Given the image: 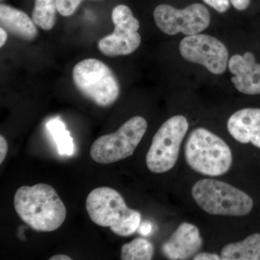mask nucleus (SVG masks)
<instances>
[{"label": "nucleus", "mask_w": 260, "mask_h": 260, "mask_svg": "<svg viewBox=\"0 0 260 260\" xmlns=\"http://www.w3.org/2000/svg\"><path fill=\"white\" fill-rule=\"evenodd\" d=\"M148 129L144 118L132 117L112 134L103 135L91 145L90 156L96 162L110 164L131 156Z\"/></svg>", "instance_id": "6"}, {"label": "nucleus", "mask_w": 260, "mask_h": 260, "mask_svg": "<svg viewBox=\"0 0 260 260\" xmlns=\"http://www.w3.org/2000/svg\"><path fill=\"white\" fill-rule=\"evenodd\" d=\"M193 199L206 213L214 215L244 216L252 210L249 194L224 181L204 179L195 183Z\"/></svg>", "instance_id": "4"}, {"label": "nucleus", "mask_w": 260, "mask_h": 260, "mask_svg": "<svg viewBox=\"0 0 260 260\" xmlns=\"http://www.w3.org/2000/svg\"><path fill=\"white\" fill-rule=\"evenodd\" d=\"M184 151L188 165L203 175H223L232 165L230 147L218 135L204 128H197L191 132Z\"/></svg>", "instance_id": "3"}, {"label": "nucleus", "mask_w": 260, "mask_h": 260, "mask_svg": "<svg viewBox=\"0 0 260 260\" xmlns=\"http://www.w3.org/2000/svg\"><path fill=\"white\" fill-rule=\"evenodd\" d=\"M114 32L98 42V49L104 55L114 57L126 56L134 52L141 44L138 32L140 22L126 5H119L112 10Z\"/></svg>", "instance_id": "8"}, {"label": "nucleus", "mask_w": 260, "mask_h": 260, "mask_svg": "<svg viewBox=\"0 0 260 260\" xmlns=\"http://www.w3.org/2000/svg\"><path fill=\"white\" fill-rule=\"evenodd\" d=\"M230 2L236 9L244 10L250 5L251 0H230Z\"/></svg>", "instance_id": "23"}, {"label": "nucleus", "mask_w": 260, "mask_h": 260, "mask_svg": "<svg viewBox=\"0 0 260 260\" xmlns=\"http://www.w3.org/2000/svg\"><path fill=\"white\" fill-rule=\"evenodd\" d=\"M8 151V144L3 135H0V164H3Z\"/></svg>", "instance_id": "21"}, {"label": "nucleus", "mask_w": 260, "mask_h": 260, "mask_svg": "<svg viewBox=\"0 0 260 260\" xmlns=\"http://www.w3.org/2000/svg\"><path fill=\"white\" fill-rule=\"evenodd\" d=\"M14 207L24 223L37 232H54L66 219L62 200L52 186L43 183L19 188L15 194Z\"/></svg>", "instance_id": "1"}, {"label": "nucleus", "mask_w": 260, "mask_h": 260, "mask_svg": "<svg viewBox=\"0 0 260 260\" xmlns=\"http://www.w3.org/2000/svg\"><path fill=\"white\" fill-rule=\"evenodd\" d=\"M203 1L220 13L226 12L230 7V0H203Z\"/></svg>", "instance_id": "20"}, {"label": "nucleus", "mask_w": 260, "mask_h": 260, "mask_svg": "<svg viewBox=\"0 0 260 260\" xmlns=\"http://www.w3.org/2000/svg\"><path fill=\"white\" fill-rule=\"evenodd\" d=\"M229 68L232 77V83L241 93L246 95L260 94V63L256 62L251 52L244 55L235 54L229 61Z\"/></svg>", "instance_id": "12"}, {"label": "nucleus", "mask_w": 260, "mask_h": 260, "mask_svg": "<svg viewBox=\"0 0 260 260\" xmlns=\"http://www.w3.org/2000/svg\"><path fill=\"white\" fill-rule=\"evenodd\" d=\"M223 260L260 259V234H251L242 241L224 246L220 253Z\"/></svg>", "instance_id": "15"}, {"label": "nucleus", "mask_w": 260, "mask_h": 260, "mask_svg": "<svg viewBox=\"0 0 260 260\" xmlns=\"http://www.w3.org/2000/svg\"><path fill=\"white\" fill-rule=\"evenodd\" d=\"M1 28L24 41H32L37 37V25L26 13L10 5H0Z\"/></svg>", "instance_id": "14"}, {"label": "nucleus", "mask_w": 260, "mask_h": 260, "mask_svg": "<svg viewBox=\"0 0 260 260\" xmlns=\"http://www.w3.org/2000/svg\"><path fill=\"white\" fill-rule=\"evenodd\" d=\"M8 32L4 28H0V47H3L8 40Z\"/></svg>", "instance_id": "24"}, {"label": "nucleus", "mask_w": 260, "mask_h": 260, "mask_svg": "<svg viewBox=\"0 0 260 260\" xmlns=\"http://www.w3.org/2000/svg\"><path fill=\"white\" fill-rule=\"evenodd\" d=\"M154 255V246L146 239L138 238L121 248V259L150 260Z\"/></svg>", "instance_id": "18"}, {"label": "nucleus", "mask_w": 260, "mask_h": 260, "mask_svg": "<svg viewBox=\"0 0 260 260\" xmlns=\"http://www.w3.org/2000/svg\"><path fill=\"white\" fill-rule=\"evenodd\" d=\"M85 207L94 223L109 228L120 237L133 235L141 224V214L128 208L120 193L113 188L94 189L87 197Z\"/></svg>", "instance_id": "2"}, {"label": "nucleus", "mask_w": 260, "mask_h": 260, "mask_svg": "<svg viewBox=\"0 0 260 260\" xmlns=\"http://www.w3.org/2000/svg\"><path fill=\"white\" fill-rule=\"evenodd\" d=\"M56 12V0H35L32 20L39 28L50 30L55 25Z\"/></svg>", "instance_id": "16"}, {"label": "nucleus", "mask_w": 260, "mask_h": 260, "mask_svg": "<svg viewBox=\"0 0 260 260\" xmlns=\"http://www.w3.org/2000/svg\"><path fill=\"white\" fill-rule=\"evenodd\" d=\"M181 55L190 62L204 66L215 75H221L229 64L226 47L216 38L205 34L187 36L179 44Z\"/></svg>", "instance_id": "10"}, {"label": "nucleus", "mask_w": 260, "mask_h": 260, "mask_svg": "<svg viewBox=\"0 0 260 260\" xmlns=\"http://www.w3.org/2000/svg\"><path fill=\"white\" fill-rule=\"evenodd\" d=\"M153 18L158 28L169 36L181 32L186 36L196 35L208 28L210 15L206 7L195 3L182 10L169 5L155 8Z\"/></svg>", "instance_id": "9"}, {"label": "nucleus", "mask_w": 260, "mask_h": 260, "mask_svg": "<svg viewBox=\"0 0 260 260\" xmlns=\"http://www.w3.org/2000/svg\"><path fill=\"white\" fill-rule=\"evenodd\" d=\"M189 129L185 116H172L154 135L146 155L149 170L155 174L169 172L177 164L181 143Z\"/></svg>", "instance_id": "7"}, {"label": "nucleus", "mask_w": 260, "mask_h": 260, "mask_svg": "<svg viewBox=\"0 0 260 260\" xmlns=\"http://www.w3.org/2000/svg\"><path fill=\"white\" fill-rule=\"evenodd\" d=\"M194 260H220L221 259L220 256L213 253L203 252L198 253L193 257Z\"/></svg>", "instance_id": "22"}, {"label": "nucleus", "mask_w": 260, "mask_h": 260, "mask_svg": "<svg viewBox=\"0 0 260 260\" xmlns=\"http://www.w3.org/2000/svg\"></svg>", "instance_id": "27"}, {"label": "nucleus", "mask_w": 260, "mask_h": 260, "mask_svg": "<svg viewBox=\"0 0 260 260\" xmlns=\"http://www.w3.org/2000/svg\"><path fill=\"white\" fill-rule=\"evenodd\" d=\"M140 232L142 233L143 235H147L151 231V225L150 223H147V222H145V223L143 224V225L140 224Z\"/></svg>", "instance_id": "25"}, {"label": "nucleus", "mask_w": 260, "mask_h": 260, "mask_svg": "<svg viewBox=\"0 0 260 260\" xmlns=\"http://www.w3.org/2000/svg\"><path fill=\"white\" fill-rule=\"evenodd\" d=\"M75 87L84 97L100 107L112 106L120 95V85L112 70L97 59H85L73 70Z\"/></svg>", "instance_id": "5"}, {"label": "nucleus", "mask_w": 260, "mask_h": 260, "mask_svg": "<svg viewBox=\"0 0 260 260\" xmlns=\"http://www.w3.org/2000/svg\"><path fill=\"white\" fill-rule=\"evenodd\" d=\"M203 246L199 229L193 224L182 223L162 246V253L171 260L190 259Z\"/></svg>", "instance_id": "11"}, {"label": "nucleus", "mask_w": 260, "mask_h": 260, "mask_svg": "<svg viewBox=\"0 0 260 260\" xmlns=\"http://www.w3.org/2000/svg\"><path fill=\"white\" fill-rule=\"evenodd\" d=\"M227 127L239 143H251L260 148V109L246 108L238 111L229 118Z\"/></svg>", "instance_id": "13"}, {"label": "nucleus", "mask_w": 260, "mask_h": 260, "mask_svg": "<svg viewBox=\"0 0 260 260\" xmlns=\"http://www.w3.org/2000/svg\"><path fill=\"white\" fill-rule=\"evenodd\" d=\"M50 260H72L71 257L69 256L64 255V254H57V255H54L51 256Z\"/></svg>", "instance_id": "26"}, {"label": "nucleus", "mask_w": 260, "mask_h": 260, "mask_svg": "<svg viewBox=\"0 0 260 260\" xmlns=\"http://www.w3.org/2000/svg\"><path fill=\"white\" fill-rule=\"evenodd\" d=\"M60 155H72L74 153L75 145L73 138L70 132L66 129L64 123L58 119H51L47 124Z\"/></svg>", "instance_id": "17"}, {"label": "nucleus", "mask_w": 260, "mask_h": 260, "mask_svg": "<svg viewBox=\"0 0 260 260\" xmlns=\"http://www.w3.org/2000/svg\"><path fill=\"white\" fill-rule=\"evenodd\" d=\"M83 0H56L58 13L64 17L74 14Z\"/></svg>", "instance_id": "19"}]
</instances>
